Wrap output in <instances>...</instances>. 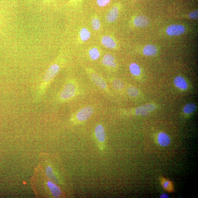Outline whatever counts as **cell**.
Masks as SVG:
<instances>
[{
    "label": "cell",
    "mask_w": 198,
    "mask_h": 198,
    "mask_svg": "<svg viewBox=\"0 0 198 198\" xmlns=\"http://www.w3.org/2000/svg\"><path fill=\"white\" fill-rule=\"evenodd\" d=\"M60 69V66L57 63L52 64L48 68L37 90L35 98L36 101H39L42 99L48 86L59 73Z\"/></svg>",
    "instance_id": "obj_1"
},
{
    "label": "cell",
    "mask_w": 198,
    "mask_h": 198,
    "mask_svg": "<svg viewBox=\"0 0 198 198\" xmlns=\"http://www.w3.org/2000/svg\"><path fill=\"white\" fill-rule=\"evenodd\" d=\"M79 93L78 83L75 79H70L66 81L58 94V100L60 102L70 101Z\"/></svg>",
    "instance_id": "obj_2"
},
{
    "label": "cell",
    "mask_w": 198,
    "mask_h": 198,
    "mask_svg": "<svg viewBox=\"0 0 198 198\" xmlns=\"http://www.w3.org/2000/svg\"><path fill=\"white\" fill-rule=\"evenodd\" d=\"M94 112V108L90 106L82 108L77 111L72 118V120L77 123H82L90 118Z\"/></svg>",
    "instance_id": "obj_3"
},
{
    "label": "cell",
    "mask_w": 198,
    "mask_h": 198,
    "mask_svg": "<svg viewBox=\"0 0 198 198\" xmlns=\"http://www.w3.org/2000/svg\"><path fill=\"white\" fill-rule=\"evenodd\" d=\"M87 73L91 80L97 86L105 92L109 94V90L107 82L101 76L91 70H88Z\"/></svg>",
    "instance_id": "obj_4"
},
{
    "label": "cell",
    "mask_w": 198,
    "mask_h": 198,
    "mask_svg": "<svg viewBox=\"0 0 198 198\" xmlns=\"http://www.w3.org/2000/svg\"><path fill=\"white\" fill-rule=\"evenodd\" d=\"M185 30V27L182 25H172L167 28L166 32L170 36H179L184 33Z\"/></svg>",
    "instance_id": "obj_5"
},
{
    "label": "cell",
    "mask_w": 198,
    "mask_h": 198,
    "mask_svg": "<svg viewBox=\"0 0 198 198\" xmlns=\"http://www.w3.org/2000/svg\"><path fill=\"white\" fill-rule=\"evenodd\" d=\"M157 141L161 146L166 147L170 144L171 140L170 137L166 133L161 132L157 135Z\"/></svg>",
    "instance_id": "obj_6"
},
{
    "label": "cell",
    "mask_w": 198,
    "mask_h": 198,
    "mask_svg": "<svg viewBox=\"0 0 198 198\" xmlns=\"http://www.w3.org/2000/svg\"><path fill=\"white\" fill-rule=\"evenodd\" d=\"M102 62V64L107 67L114 68L117 66L114 57L111 54H106L104 55Z\"/></svg>",
    "instance_id": "obj_7"
},
{
    "label": "cell",
    "mask_w": 198,
    "mask_h": 198,
    "mask_svg": "<svg viewBox=\"0 0 198 198\" xmlns=\"http://www.w3.org/2000/svg\"><path fill=\"white\" fill-rule=\"evenodd\" d=\"M95 134L97 139L99 142L101 143H103L105 141L106 134L105 129L102 125L99 124L95 127Z\"/></svg>",
    "instance_id": "obj_8"
},
{
    "label": "cell",
    "mask_w": 198,
    "mask_h": 198,
    "mask_svg": "<svg viewBox=\"0 0 198 198\" xmlns=\"http://www.w3.org/2000/svg\"><path fill=\"white\" fill-rule=\"evenodd\" d=\"M101 43L106 48L109 49H114L116 47V44L113 38L108 35H105L102 37Z\"/></svg>",
    "instance_id": "obj_9"
},
{
    "label": "cell",
    "mask_w": 198,
    "mask_h": 198,
    "mask_svg": "<svg viewBox=\"0 0 198 198\" xmlns=\"http://www.w3.org/2000/svg\"><path fill=\"white\" fill-rule=\"evenodd\" d=\"M47 185L54 197L58 198L60 197L62 193V190L57 185L51 181H48Z\"/></svg>",
    "instance_id": "obj_10"
},
{
    "label": "cell",
    "mask_w": 198,
    "mask_h": 198,
    "mask_svg": "<svg viewBox=\"0 0 198 198\" xmlns=\"http://www.w3.org/2000/svg\"><path fill=\"white\" fill-rule=\"evenodd\" d=\"M119 11L118 7L114 6L112 7L108 12L106 16V20L109 23H113L118 19Z\"/></svg>",
    "instance_id": "obj_11"
},
{
    "label": "cell",
    "mask_w": 198,
    "mask_h": 198,
    "mask_svg": "<svg viewBox=\"0 0 198 198\" xmlns=\"http://www.w3.org/2000/svg\"><path fill=\"white\" fill-rule=\"evenodd\" d=\"M134 24L139 27L143 28L146 27L149 23V19L144 16H139L135 18L133 21Z\"/></svg>",
    "instance_id": "obj_12"
},
{
    "label": "cell",
    "mask_w": 198,
    "mask_h": 198,
    "mask_svg": "<svg viewBox=\"0 0 198 198\" xmlns=\"http://www.w3.org/2000/svg\"><path fill=\"white\" fill-rule=\"evenodd\" d=\"M143 52L144 55L146 56H152L155 55L157 53V48L154 45H147L144 48Z\"/></svg>",
    "instance_id": "obj_13"
},
{
    "label": "cell",
    "mask_w": 198,
    "mask_h": 198,
    "mask_svg": "<svg viewBox=\"0 0 198 198\" xmlns=\"http://www.w3.org/2000/svg\"><path fill=\"white\" fill-rule=\"evenodd\" d=\"M174 83L176 87L181 90H186L188 88V84L186 80L182 77H176L174 79Z\"/></svg>",
    "instance_id": "obj_14"
},
{
    "label": "cell",
    "mask_w": 198,
    "mask_h": 198,
    "mask_svg": "<svg viewBox=\"0 0 198 198\" xmlns=\"http://www.w3.org/2000/svg\"><path fill=\"white\" fill-rule=\"evenodd\" d=\"M161 182L162 186L165 190L170 193L174 191L173 185L169 180L164 178H162L161 179Z\"/></svg>",
    "instance_id": "obj_15"
},
{
    "label": "cell",
    "mask_w": 198,
    "mask_h": 198,
    "mask_svg": "<svg viewBox=\"0 0 198 198\" xmlns=\"http://www.w3.org/2000/svg\"><path fill=\"white\" fill-rule=\"evenodd\" d=\"M110 82L113 87L117 90H121L124 89L123 83L120 79L113 78L111 79Z\"/></svg>",
    "instance_id": "obj_16"
},
{
    "label": "cell",
    "mask_w": 198,
    "mask_h": 198,
    "mask_svg": "<svg viewBox=\"0 0 198 198\" xmlns=\"http://www.w3.org/2000/svg\"><path fill=\"white\" fill-rule=\"evenodd\" d=\"M89 55L92 60H97L100 57V53L99 50L96 48H93L89 50Z\"/></svg>",
    "instance_id": "obj_17"
},
{
    "label": "cell",
    "mask_w": 198,
    "mask_h": 198,
    "mask_svg": "<svg viewBox=\"0 0 198 198\" xmlns=\"http://www.w3.org/2000/svg\"><path fill=\"white\" fill-rule=\"evenodd\" d=\"M46 174L47 176L53 182L56 183H58V181L55 175L54 174L53 169L51 167L48 166L46 169Z\"/></svg>",
    "instance_id": "obj_18"
},
{
    "label": "cell",
    "mask_w": 198,
    "mask_h": 198,
    "mask_svg": "<svg viewBox=\"0 0 198 198\" xmlns=\"http://www.w3.org/2000/svg\"><path fill=\"white\" fill-rule=\"evenodd\" d=\"M79 35L81 40L83 42H86L90 37L91 33L87 28H83L80 30Z\"/></svg>",
    "instance_id": "obj_19"
},
{
    "label": "cell",
    "mask_w": 198,
    "mask_h": 198,
    "mask_svg": "<svg viewBox=\"0 0 198 198\" xmlns=\"http://www.w3.org/2000/svg\"><path fill=\"white\" fill-rule=\"evenodd\" d=\"M150 111H149L146 105H143L135 109V113L136 115H141L142 116H147Z\"/></svg>",
    "instance_id": "obj_20"
},
{
    "label": "cell",
    "mask_w": 198,
    "mask_h": 198,
    "mask_svg": "<svg viewBox=\"0 0 198 198\" xmlns=\"http://www.w3.org/2000/svg\"><path fill=\"white\" fill-rule=\"evenodd\" d=\"M129 69L131 73L135 76H137L141 73V70L139 66L135 63H132L130 64Z\"/></svg>",
    "instance_id": "obj_21"
},
{
    "label": "cell",
    "mask_w": 198,
    "mask_h": 198,
    "mask_svg": "<svg viewBox=\"0 0 198 198\" xmlns=\"http://www.w3.org/2000/svg\"><path fill=\"white\" fill-rule=\"evenodd\" d=\"M196 106L195 104L189 103L187 104L183 108V112L185 114H189L193 112L196 110Z\"/></svg>",
    "instance_id": "obj_22"
},
{
    "label": "cell",
    "mask_w": 198,
    "mask_h": 198,
    "mask_svg": "<svg viewBox=\"0 0 198 198\" xmlns=\"http://www.w3.org/2000/svg\"><path fill=\"white\" fill-rule=\"evenodd\" d=\"M127 93L129 96L132 97H137L139 94L138 90L134 86H130L127 89Z\"/></svg>",
    "instance_id": "obj_23"
},
{
    "label": "cell",
    "mask_w": 198,
    "mask_h": 198,
    "mask_svg": "<svg viewBox=\"0 0 198 198\" xmlns=\"http://www.w3.org/2000/svg\"><path fill=\"white\" fill-rule=\"evenodd\" d=\"M91 25L94 30H98L100 29L101 28L100 21L98 18H94L92 19Z\"/></svg>",
    "instance_id": "obj_24"
},
{
    "label": "cell",
    "mask_w": 198,
    "mask_h": 198,
    "mask_svg": "<svg viewBox=\"0 0 198 198\" xmlns=\"http://www.w3.org/2000/svg\"><path fill=\"white\" fill-rule=\"evenodd\" d=\"M111 0H97V5L100 7H104L108 5Z\"/></svg>",
    "instance_id": "obj_25"
},
{
    "label": "cell",
    "mask_w": 198,
    "mask_h": 198,
    "mask_svg": "<svg viewBox=\"0 0 198 198\" xmlns=\"http://www.w3.org/2000/svg\"><path fill=\"white\" fill-rule=\"evenodd\" d=\"M189 17L191 19H197L198 17V11H195L189 14Z\"/></svg>",
    "instance_id": "obj_26"
},
{
    "label": "cell",
    "mask_w": 198,
    "mask_h": 198,
    "mask_svg": "<svg viewBox=\"0 0 198 198\" xmlns=\"http://www.w3.org/2000/svg\"><path fill=\"white\" fill-rule=\"evenodd\" d=\"M146 105L147 109H148L149 111H153L156 109V106L154 105V104H147Z\"/></svg>",
    "instance_id": "obj_27"
},
{
    "label": "cell",
    "mask_w": 198,
    "mask_h": 198,
    "mask_svg": "<svg viewBox=\"0 0 198 198\" xmlns=\"http://www.w3.org/2000/svg\"><path fill=\"white\" fill-rule=\"evenodd\" d=\"M161 198H169V196L168 194H167L166 193H163L161 196Z\"/></svg>",
    "instance_id": "obj_28"
},
{
    "label": "cell",
    "mask_w": 198,
    "mask_h": 198,
    "mask_svg": "<svg viewBox=\"0 0 198 198\" xmlns=\"http://www.w3.org/2000/svg\"><path fill=\"white\" fill-rule=\"evenodd\" d=\"M73 1H77V0H73Z\"/></svg>",
    "instance_id": "obj_29"
}]
</instances>
